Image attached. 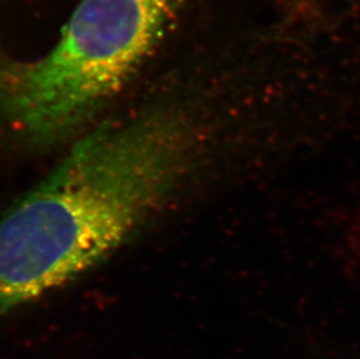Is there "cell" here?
Here are the masks:
<instances>
[{
  "label": "cell",
  "instance_id": "3",
  "mask_svg": "<svg viewBox=\"0 0 360 359\" xmlns=\"http://www.w3.org/2000/svg\"><path fill=\"white\" fill-rule=\"evenodd\" d=\"M79 0H0L11 31L58 32Z\"/></svg>",
  "mask_w": 360,
  "mask_h": 359
},
{
  "label": "cell",
  "instance_id": "1",
  "mask_svg": "<svg viewBox=\"0 0 360 359\" xmlns=\"http://www.w3.org/2000/svg\"><path fill=\"white\" fill-rule=\"evenodd\" d=\"M189 143L187 119L165 104L76 144L0 220V317L116 251L166 201Z\"/></svg>",
  "mask_w": 360,
  "mask_h": 359
},
{
  "label": "cell",
  "instance_id": "2",
  "mask_svg": "<svg viewBox=\"0 0 360 359\" xmlns=\"http://www.w3.org/2000/svg\"><path fill=\"white\" fill-rule=\"evenodd\" d=\"M196 0H79L35 58L0 48V122L32 143L74 132L191 27Z\"/></svg>",
  "mask_w": 360,
  "mask_h": 359
}]
</instances>
